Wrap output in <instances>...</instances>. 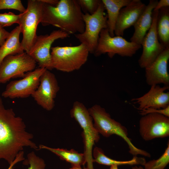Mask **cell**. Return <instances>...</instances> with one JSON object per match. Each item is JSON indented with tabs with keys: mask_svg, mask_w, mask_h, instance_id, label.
Segmentation results:
<instances>
[{
	"mask_svg": "<svg viewBox=\"0 0 169 169\" xmlns=\"http://www.w3.org/2000/svg\"><path fill=\"white\" fill-rule=\"evenodd\" d=\"M26 128L23 119L16 116L12 109H6L0 97V159L10 165L24 147L39 150L31 140L33 135Z\"/></svg>",
	"mask_w": 169,
	"mask_h": 169,
	"instance_id": "obj_1",
	"label": "cell"
},
{
	"mask_svg": "<svg viewBox=\"0 0 169 169\" xmlns=\"http://www.w3.org/2000/svg\"><path fill=\"white\" fill-rule=\"evenodd\" d=\"M43 3V26L52 25L69 34L84 31L83 13L77 0H60L55 5Z\"/></svg>",
	"mask_w": 169,
	"mask_h": 169,
	"instance_id": "obj_2",
	"label": "cell"
},
{
	"mask_svg": "<svg viewBox=\"0 0 169 169\" xmlns=\"http://www.w3.org/2000/svg\"><path fill=\"white\" fill-rule=\"evenodd\" d=\"M94 121L95 127L99 133L105 137L115 135L122 138L128 145L129 152L136 156L141 155L150 157L146 151L136 147L128 136L126 128L120 123L112 119L105 109L98 105H95L88 109Z\"/></svg>",
	"mask_w": 169,
	"mask_h": 169,
	"instance_id": "obj_3",
	"label": "cell"
},
{
	"mask_svg": "<svg viewBox=\"0 0 169 169\" xmlns=\"http://www.w3.org/2000/svg\"><path fill=\"white\" fill-rule=\"evenodd\" d=\"M53 69L65 72L79 69L87 62L89 53L84 44L51 48Z\"/></svg>",
	"mask_w": 169,
	"mask_h": 169,
	"instance_id": "obj_4",
	"label": "cell"
},
{
	"mask_svg": "<svg viewBox=\"0 0 169 169\" xmlns=\"http://www.w3.org/2000/svg\"><path fill=\"white\" fill-rule=\"evenodd\" d=\"M70 115L79 123L83 130L82 136L84 143V153L89 169H94L92 149L100 139L99 133L94 126L93 119L88 110L81 102L76 101L70 111Z\"/></svg>",
	"mask_w": 169,
	"mask_h": 169,
	"instance_id": "obj_5",
	"label": "cell"
},
{
	"mask_svg": "<svg viewBox=\"0 0 169 169\" xmlns=\"http://www.w3.org/2000/svg\"><path fill=\"white\" fill-rule=\"evenodd\" d=\"M43 4L40 0H28L26 11L20 14L18 24L23 34L21 43L26 53L30 49L37 36V29L42 18Z\"/></svg>",
	"mask_w": 169,
	"mask_h": 169,
	"instance_id": "obj_6",
	"label": "cell"
},
{
	"mask_svg": "<svg viewBox=\"0 0 169 169\" xmlns=\"http://www.w3.org/2000/svg\"><path fill=\"white\" fill-rule=\"evenodd\" d=\"M102 1L96 11L92 14L83 13V18L85 24L84 31L74 34L80 44L85 45L89 53H94L97 45L101 30L107 28V16Z\"/></svg>",
	"mask_w": 169,
	"mask_h": 169,
	"instance_id": "obj_7",
	"label": "cell"
},
{
	"mask_svg": "<svg viewBox=\"0 0 169 169\" xmlns=\"http://www.w3.org/2000/svg\"><path fill=\"white\" fill-rule=\"evenodd\" d=\"M141 46L129 42L120 36L111 37L107 28L101 31L96 48L93 53L96 56L107 53L110 58L118 54L122 57H132Z\"/></svg>",
	"mask_w": 169,
	"mask_h": 169,
	"instance_id": "obj_8",
	"label": "cell"
},
{
	"mask_svg": "<svg viewBox=\"0 0 169 169\" xmlns=\"http://www.w3.org/2000/svg\"><path fill=\"white\" fill-rule=\"evenodd\" d=\"M69 34L60 30L49 34L37 36L32 47L27 53L38 64L39 67L50 70L53 69L50 50L56 40L69 37Z\"/></svg>",
	"mask_w": 169,
	"mask_h": 169,
	"instance_id": "obj_9",
	"label": "cell"
},
{
	"mask_svg": "<svg viewBox=\"0 0 169 169\" xmlns=\"http://www.w3.org/2000/svg\"><path fill=\"white\" fill-rule=\"evenodd\" d=\"M36 62L26 52L9 55L0 64V84L11 78L23 76L25 73L34 70Z\"/></svg>",
	"mask_w": 169,
	"mask_h": 169,
	"instance_id": "obj_10",
	"label": "cell"
},
{
	"mask_svg": "<svg viewBox=\"0 0 169 169\" xmlns=\"http://www.w3.org/2000/svg\"><path fill=\"white\" fill-rule=\"evenodd\" d=\"M46 69L39 67L26 74L23 79L10 82L2 93V96L13 99L32 95L38 88L40 78Z\"/></svg>",
	"mask_w": 169,
	"mask_h": 169,
	"instance_id": "obj_11",
	"label": "cell"
},
{
	"mask_svg": "<svg viewBox=\"0 0 169 169\" xmlns=\"http://www.w3.org/2000/svg\"><path fill=\"white\" fill-rule=\"evenodd\" d=\"M158 11H153L152 24L141 44L143 50L138 62L140 67L150 65L166 48L160 42L156 31Z\"/></svg>",
	"mask_w": 169,
	"mask_h": 169,
	"instance_id": "obj_12",
	"label": "cell"
},
{
	"mask_svg": "<svg viewBox=\"0 0 169 169\" xmlns=\"http://www.w3.org/2000/svg\"><path fill=\"white\" fill-rule=\"evenodd\" d=\"M59 90L55 75L46 69L40 78L38 88L31 96L39 105L50 111L54 106V99Z\"/></svg>",
	"mask_w": 169,
	"mask_h": 169,
	"instance_id": "obj_13",
	"label": "cell"
},
{
	"mask_svg": "<svg viewBox=\"0 0 169 169\" xmlns=\"http://www.w3.org/2000/svg\"><path fill=\"white\" fill-rule=\"evenodd\" d=\"M139 131L145 141L169 136V118L163 115L150 113L143 115L139 121Z\"/></svg>",
	"mask_w": 169,
	"mask_h": 169,
	"instance_id": "obj_14",
	"label": "cell"
},
{
	"mask_svg": "<svg viewBox=\"0 0 169 169\" xmlns=\"http://www.w3.org/2000/svg\"><path fill=\"white\" fill-rule=\"evenodd\" d=\"M169 47L166 48L149 66L145 68L146 81L150 86L163 84L169 86L167 65Z\"/></svg>",
	"mask_w": 169,
	"mask_h": 169,
	"instance_id": "obj_15",
	"label": "cell"
},
{
	"mask_svg": "<svg viewBox=\"0 0 169 169\" xmlns=\"http://www.w3.org/2000/svg\"><path fill=\"white\" fill-rule=\"evenodd\" d=\"M149 91L143 96L133 99L132 101L139 105L141 110L148 108L156 109L165 108L169 106V86L161 87L156 85L151 86Z\"/></svg>",
	"mask_w": 169,
	"mask_h": 169,
	"instance_id": "obj_16",
	"label": "cell"
},
{
	"mask_svg": "<svg viewBox=\"0 0 169 169\" xmlns=\"http://www.w3.org/2000/svg\"><path fill=\"white\" fill-rule=\"evenodd\" d=\"M146 5L140 0H131L120 10L114 30L116 36H123L124 31L134 26L145 9Z\"/></svg>",
	"mask_w": 169,
	"mask_h": 169,
	"instance_id": "obj_17",
	"label": "cell"
},
{
	"mask_svg": "<svg viewBox=\"0 0 169 169\" xmlns=\"http://www.w3.org/2000/svg\"><path fill=\"white\" fill-rule=\"evenodd\" d=\"M158 1L150 0L133 26L134 33L130 41L141 46L142 41L152 24V13Z\"/></svg>",
	"mask_w": 169,
	"mask_h": 169,
	"instance_id": "obj_18",
	"label": "cell"
},
{
	"mask_svg": "<svg viewBox=\"0 0 169 169\" xmlns=\"http://www.w3.org/2000/svg\"><path fill=\"white\" fill-rule=\"evenodd\" d=\"M3 44L0 47V64L6 56L20 54L24 52L20 42L21 30L18 25L10 32Z\"/></svg>",
	"mask_w": 169,
	"mask_h": 169,
	"instance_id": "obj_19",
	"label": "cell"
},
{
	"mask_svg": "<svg viewBox=\"0 0 169 169\" xmlns=\"http://www.w3.org/2000/svg\"><path fill=\"white\" fill-rule=\"evenodd\" d=\"M131 0H101L107 13V29L110 36H115L114 30L120 10Z\"/></svg>",
	"mask_w": 169,
	"mask_h": 169,
	"instance_id": "obj_20",
	"label": "cell"
},
{
	"mask_svg": "<svg viewBox=\"0 0 169 169\" xmlns=\"http://www.w3.org/2000/svg\"><path fill=\"white\" fill-rule=\"evenodd\" d=\"M39 149L47 150L59 156L62 160L70 163L72 167H81L86 163L84 153H79L74 149L68 150L63 148H52L47 146L40 145Z\"/></svg>",
	"mask_w": 169,
	"mask_h": 169,
	"instance_id": "obj_21",
	"label": "cell"
},
{
	"mask_svg": "<svg viewBox=\"0 0 169 169\" xmlns=\"http://www.w3.org/2000/svg\"><path fill=\"white\" fill-rule=\"evenodd\" d=\"M156 28L160 42L166 48L169 47V7L158 11Z\"/></svg>",
	"mask_w": 169,
	"mask_h": 169,
	"instance_id": "obj_22",
	"label": "cell"
},
{
	"mask_svg": "<svg viewBox=\"0 0 169 169\" xmlns=\"http://www.w3.org/2000/svg\"><path fill=\"white\" fill-rule=\"evenodd\" d=\"M94 162L109 166H118L122 165H144L146 162L145 159L142 157L134 156L131 160L126 161H119L110 158L106 156L100 148L95 147L92 152Z\"/></svg>",
	"mask_w": 169,
	"mask_h": 169,
	"instance_id": "obj_23",
	"label": "cell"
},
{
	"mask_svg": "<svg viewBox=\"0 0 169 169\" xmlns=\"http://www.w3.org/2000/svg\"><path fill=\"white\" fill-rule=\"evenodd\" d=\"M169 162V143L163 154L157 160L146 162L144 169H164Z\"/></svg>",
	"mask_w": 169,
	"mask_h": 169,
	"instance_id": "obj_24",
	"label": "cell"
},
{
	"mask_svg": "<svg viewBox=\"0 0 169 169\" xmlns=\"http://www.w3.org/2000/svg\"><path fill=\"white\" fill-rule=\"evenodd\" d=\"M25 165H30L27 169H45V164L42 158L37 156L32 151L27 155V158L23 162Z\"/></svg>",
	"mask_w": 169,
	"mask_h": 169,
	"instance_id": "obj_25",
	"label": "cell"
},
{
	"mask_svg": "<svg viewBox=\"0 0 169 169\" xmlns=\"http://www.w3.org/2000/svg\"><path fill=\"white\" fill-rule=\"evenodd\" d=\"M81 9L85 13L92 14L97 10L101 0H77Z\"/></svg>",
	"mask_w": 169,
	"mask_h": 169,
	"instance_id": "obj_26",
	"label": "cell"
},
{
	"mask_svg": "<svg viewBox=\"0 0 169 169\" xmlns=\"http://www.w3.org/2000/svg\"><path fill=\"white\" fill-rule=\"evenodd\" d=\"M4 9H14L21 13L26 10L20 0H0V10Z\"/></svg>",
	"mask_w": 169,
	"mask_h": 169,
	"instance_id": "obj_27",
	"label": "cell"
},
{
	"mask_svg": "<svg viewBox=\"0 0 169 169\" xmlns=\"http://www.w3.org/2000/svg\"><path fill=\"white\" fill-rule=\"evenodd\" d=\"M20 17V14L16 15L11 12L0 13V26L4 28L14 23L18 24Z\"/></svg>",
	"mask_w": 169,
	"mask_h": 169,
	"instance_id": "obj_28",
	"label": "cell"
},
{
	"mask_svg": "<svg viewBox=\"0 0 169 169\" xmlns=\"http://www.w3.org/2000/svg\"><path fill=\"white\" fill-rule=\"evenodd\" d=\"M150 113L161 114L169 117V106L164 109L148 108L140 111V114L143 116Z\"/></svg>",
	"mask_w": 169,
	"mask_h": 169,
	"instance_id": "obj_29",
	"label": "cell"
},
{
	"mask_svg": "<svg viewBox=\"0 0 169 169\" xmlns=\"http://www.w3.org/2000/svg\"><path fill=\"white\" fill-rule=\"evenodd\" d=\"M10 33L0 26V47L3 44Z\"/></svg>",
	"mask_w": 169,
	"mask_h": 169,
	"instance_id": "obj_30",
	"label": "cell"
},
{
	"mask_svg": "<svg viewBox=\"0 0 169 169\" xmlns=\"http://www.w3.org/2000/svg\"><path fill=\"white\" fill-rule=\"evenodd\" d=\"M24 160V152L23 151H21L17 155L13 161L9 165L7 169H13V167L16 163Z\"/></svg>",
	"mask_w": 169,
	"mask_h": 169,
	"instance_id": "obj_31",
	"label": "cell"
},
{
	"mask_svg": "<svg viewBox=\"0 0 169 169\" xmlns=\"http://www.w3.org/2000/svg\"><path fill=\"white\" fill-rule=\"evenodd\" d=\"M169 7V0H160L158 2L153 11H157L164 8Z\"/></svg>",
	"mask_w": 169,
	"mask_h": 169,
	"instance_id": "obj_32",
	"label": "cell"
},
{
	"mask_svg": "<svg viewBox=\"0 0 169 169\" xmlns=\"http://www.w3.org/2000/svg\"><path fill=\"white\" fill-rule=\"evenodd\" d=\"M41 1L44 3L48 4L55 5L58 3V0H40Z\"/></svg>",
	"mask_w": 169,
	"mask_h": 169,
	"instance_id": "obj_33",
	"label": "cell"
},
{
	"mask_svg": "<svg viewBox=\"0 0 169 169\" xmlns=\"http://www.w3.org/2000/svg\"><path fill=\"white\" fill-rule=\"evenodd\" d=\"M69 169H89L87 167L84 168L83 169L81 168V167H72L71 168Z\"/></svg>",
	"mask_w": 169,
	"mask_h": 169,
	"instance_id": "obj_34",
	"label": "cell"
},
{
	"mask_svg": "<svg viewBox=\"0 0 169 169\" xmlns=\"http://www.w3.org/2000/svg\"><path fill=\"white\" fill-rule=\"evenodd\" d=\"M132 169H144V168H143V167L141 166H139V167L135 166L132 168Z\"/></svg>",
	"mask_w": 169,
	"mask_h": 169,
	"instance_id": "obj_35",
	"label": "cell"
},
{
	"mask_svg": "<svg viewBox=\"0 0 169 169\" xmlns=\"http://www.w3.org/2000/svg\"><path fill=\"white\" fill-rule=\"evenodd\" d=\"M113 166L114 169H118V166Z\"/></svg>",
	"mask_w": 169,
	"mask_h": 169,
	"instance_id": "obj_36",
	"label": "cell"
},
{
	"mask_svg": "<svg viewBox=\"0 0 169 169\" xmlns=\"http://www.w3.org/2000/svg\"><path fill=\"white\" fill-rule=\"evenodd\" d=\"M110 169H114L113 166H110Z\"/></svg>",
	"mask_w": 169,
	"mask_h": 169,
	"instance_id": "obj_37",
	"label": "cell"
}]
</instances>
